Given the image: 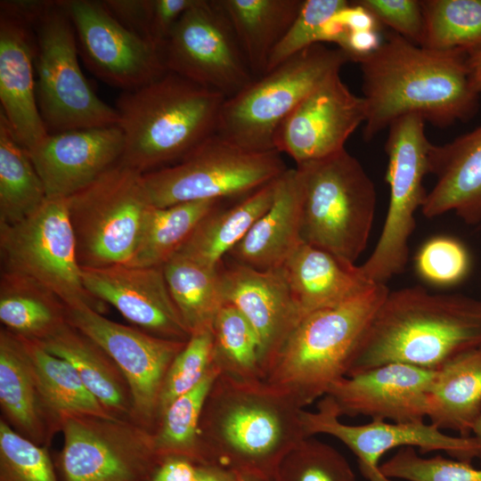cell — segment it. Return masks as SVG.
<instances>
[{"instance_id": "obj_1", "label": "cell", "mask_w": 481, "mask_h": 481, "mask_svg": "<svg viewBox=\"0 0 481 481\" xmlns=\"http://www.w3.org/2000/svg\"><path fill=\"white\" fill-rule=\"evenodd\" d=\"M468 54L418 45L396 33L356 61L366 106L363 136L372 140L395 119L417 114L439 127L470 119L481 98L472 87Z\"/></svg>"}, {"instance_id": "obj_2", "label": "cell", "mask_w": 481, "mask_h": 481, "mask_svg": "<svg viewBox=\"0 0 481 481\" xmlns=\"http://www.w3.org/2000/svg\"><path fill=\"white\" fill-rule=\"evenodd\" d=\"M303 411L290 394L265 379L220 373L200 419V464H216L273 481L284 456L307 438Z\"/></svg>"}, {"instance_id": "obj_3", "label": "cell", "mask_w": 481, "mask_h": 481, "mask_svg": "<svg viewBox=\"0 0 481 481\" xmlns=\"http://www.w3.org/2000/svg\"><path fill=\"white\" fill-rule=\"evenodd\" d=\"M481 346V298L431 293L421 286L388 290L371 318L346 376L402 363L436 371Z\"/></svg>"}, {"instance_id": "obj_4", "label": "cell", "mask_w": 481, "mask_h": 481, "mask_svg": "<svg viewBox=\"0 0 481 481\" xmlns=\"http://www.w3.org/2000/svg\"><path fill=\"white\" fill-rule=\"evenodd\" d=\"M226 97L167 72L116 101L125 147L120 162L142 174L180 161L216 133Z\"/></svg>"}, {"instance_id": "obj_5", "label": "cell", "mask_w": 481, "mask_h": 481, "mask_svg": "<svg viewBox=\"0 0 481 481\" xmlns=\"http://www.w3.org/2000/svg\"><path fill=\"white\" fill-rule=\"evenodd\" d=\"M388 290L387 284L377 283L345 303L305 315L270 362L264 379L290 394L302 408L322 398L347 375Z\"/></svg>"}, {"instance_id": "obj_6", "label": "cell", "mask_w": 481, "mask_h": 481, "mask_svg": "<svg viewBox=\"0 0 481 481\" xmlns=\"http://www.w3.org/2000/svg\"><path fill=\"white\" fill-rule=\"evenodd\" d=\"M301 236L347 266H355L371 235L377 193L372 180L346 149L298 164Z\"/></svg>"}, {"instance_id": "obj_7", "label": "cell", "mask_w": 481, "mask_h": 481, "mask_svg": "<svg viewBox=\"0 0 481 481\" xmlns=\"http://www.w3.org/2000/svg\"><path fill=\"white\" fill-rule=\"evenodd\" d=\"M348 61L338 47L323 44L306 47L226 98L216 134L250 151L275 150L273 139L281 122Z\"/></svg>"}, {"instance_id": "obj_8", "label": "cell", "mask_w": 481, "mask_h": 481, "mask_svg": "<svg viewBox=\"0 0 481 481\" xmlns=\"http://www.w3.org/2000/svg\"><path fill=\"white\" fill-rule=\"evenodd\" d=\"M81 268L126 265L152 207L143 174L120 161L67 198Z\"/></svg>"}, {"instance_id": "obj_9", "label": "cell", "mask_w": 481, "mask_h": 481, "mask_svg": "<svg viewBox=\"0 0 481 481\" xmlns=\"http://www.w3.org/2000/svg\"><path fill=\"white\" fill-rule=\"evenodd\" d=\"M35 36L37 100L48 133L118 126L115 107L98 97L81 70L61 0H47L35 21Z\"/></svg>"}, {"instance_id": "obj_10", "label": "cell", "mask_w": 481, "mask_h": 481, "mask_svg": "<svg viewBox=\"0 0 481 481\" xmlns=\"http://www.w3.org/2000/svg\"><path fill=\"white\" fill-rule=\"evenodd\" d=\"M288 167L276 151H256L215 134L180 161L143 174L152 206L229 200L244 197L280 177Z\"/></svg>"}, {"instance_id": "obj_11", "label": "cell", "mask_w": 481, "mask_h": 481, "mask_svg": "<svg viewBox=\"0 0 481 481\" xmlns=\"http://www.w3.org/2000/svg\"><path fill=\"white\" fill-rule=\"evenodd\" d=\"M432 146L425 134V120L417 114L400 117L388 126L385 143L387 212L373 251L358 265L363 276L371 283L387 284L404 271L409 239L416 226L415 213L427 195L423 180L430 174Z\"/></svg>"}, {"instance_id": "obj_12", "label": "cell", "mask_w": 481, "mask_h": 481, "mask_svg": "<svg viewBox=\"0 0 481 481\" xmlns=\"http://www.w3.org/2000/svg\"><path fill=\"white\" fill-rule=\"evenodd\" d=\"M0 257L1 271L36 281L67 306L84 304L104 313L106 305L83 283L67 198H47L22 221L0 225Z\"/></svg>"}, {"instance_id": "obj_13", "label": "cell", "mask_w": 481, "mask_h": 481, "mask_svg": "<svg viewBox=\"0 0 481 481\" xmlns=\"http://www.w3.org/2000/svg\"><path fill=\"white\" fill-rule=\"evenodd\" d=\"M62 481H143L160 460L152 433L131 420L92 414L61 417Z\"/></svg>"}, {"instance_id": "obj_14", "label": "cell", "mask_w": 481, "mask_h": 481, "mask_svg": "<svg viewBox=\"0 0 481 481\" xmlns=\"http://www.w3.org/2000/svg\"><path fill=\"white\" fill-rule=\"evenodd\" d=\"M167 71L232 97L255 78L218 0H196L161 45Z\"/></svg>"}, {"instance_id": "obj_15", "label": "cell", "mask_w": 481, "mask_h": 481, "mask_svg": "<svg viewBox=\"0 0 481 481\" xmlns=\"http://www.w3.org/2000/svg\"><path fill=\"white\" fill-rule=\"evenodd\" d=\"M68 322L96 342L124 374L132 395L131 420L151 431L166 373L186 342L161 338L106 318L87 305L67 306Z\"/></svg>"}, {"instance_id": "obj_16", "label": "cell", "mask_w": 481, "mask_h": 481, "mask_svg": "<svg viewBox=\"0 0 481 481\" xmlns=\"http://www.w3.org/2000/svg\"><path fill=\"white\" fill-rule=\"evenodd\" d=\"M302 423L307 437L326 434L342 442L356 456L361 474L367 481H393L380 471V459L395 448L412 446L420 453L443 451L454 460L471 463L481 457V447L473 436L463 437L443 433L431 423L371 420L363 425H347L339 420L332 398L325 395L315 412H302Z\"/></svg>"}, {"instance_id": "obj_17", "label": "cell", "mask_w": 481, "mask_h": 481, "mask_svg": "<svg viewBox=\"0 0 481 481\" xmlns=\"http://www.w3.org/2000/svg\"><path fill=\"white\" fill-rule=\"evenodd\" d=\"M87 69L104 83L131 91L167 73L160 51L118 22L102 1L61 0Z\"/></svg>"}, {"instance_id": "obj_18", "label": "cell", "mask_w": 481, "mask_h": 481, "mask_svg": "<svg viewBox=\"0 0 481 481\" xmlns=\"http://www.w3.org/2000/svg\"><path fill=\"white\" fill-rule=\"evenodd\" d=\"M45 4L0 2V111L27 151L49 134L37 105L35 69V21Z\"/></svg>"}, {"instance_id": "obj_19", "label": "cell", "mask_w": 481, "mask_h": 481, "mask_svg": "<svg viewBox=\"0 0 481 481\" xmlns=\"http://www.w3.org/2000/svg\"><path fill=\"white\" fill-rule=\"evenodd\" d=\"M365 118L364 99L354 94L339 73H335L281 122L273 146L297 165L323 159L345 149L349 136Z\"/></svg>"}, {"instance_id": "obj_20", "label": "cell", "mask_w": 481, "mask_h": 481, "mask_svg": "<svg viewBox=\"0 0 481 481\" xmlns=\"http://www.w3.org/2000/svg\"><path fill=\"white\" fill-rule=\"evenodd\" d=\"M436 371L390 363L334 382L326 395L338 415L367 416L395 423L424 421Z\"/></svg>"}, {"instance_id": "obj_21", "label": "cell", "mask_w": 481, "mask_h": 481, "mask_svg": "<svg viewBox=\"0 0 481 481\" xmlns=\"http://www.w3.org/2000/svg\"><path fill=\"white\" fill-rule=\"evenodd\" d=\"M82 280L89 294L114 306L136 328L161 338L189 340L191 334L173 301L163 266L82 268Z\"/></svg>"}, {"instance_id": "obj_22", "label": "cell", "mask_w": 481, "mask_h": 481, "mask_svg": "<svg viewBox=\"0 0 481 481\" xmlns=\"http://www.w3.org/2000/svg\"><path fill=\"white\" fill-rule=\"evenodd\" d=\"M218 270L224 303L244 315L258 338L264 377L270 362L303 318L284 271L282 267L259 271L228 260H223Z\"/></svg>"}, {"instance_id": "obj_23", "label": "cell", "mask_w": 481, "mask_h": 481, "mask_svg": "<svg viewBox=\"0 0 481 481\" xmlns=\"http://www.w3.org/2000/svg\"><path fill=\"white\" fill-rule=\"evenodd\" d=\"M125 140L119 126L48 134L27 151L47 198H68L118 164Z\"/></svg>"}, {"instance_id": "obj_24", "label": "cell", "mask_w": 481, "mask_h": 481, "mask_svg": "<svg viewBox=\"0 0 481 481\" xmlns=\"http://www.w3.org/2000/svg\"><path fill=\"white\" fill-rule=\"evenodd\" d=\"M436 183L420 208L433 218L453 211L464 223L481 222V126L430 151Z\"/></svg>"}, {"instance_id": "obj_25", "label": "cell", "mask_w": 481, "mask_h": 481, "mask_svg": "<svg viewBox=\"0 0 481 481\" xmlns=\"http://www.w3.org/2000/svg\"><path fill=\"white\" fill-rule=\"evenodd\" d=\"M1 419L32 443L49 447L61 419L46 403L21 339L0 329Z\"/></svg>"}, {"instance_id": "obj_26", "label": "cell", "mask_w": 481, "mask_h": 481, "mask_svg": "<svg viewBox=\"0 0 481 481\" xmlns=\"http://www.w3.org/2000/svg\"><path fill=\"white\" fill-rule=\"evenodd\" d=\"M301 202L297 169L288 168L277 180L271 206L224 259L259 271L282 267L304 242Z\"/></svg>"}, {"instance_id": "obj_27", "label": "cell", "mask_w": 481, "mask_h": 481, "mask_svg": "<svg viewBox=\"0 0 481 481\" xmlns=\"http://www.w3.org/2000/svg\"><path fill=\"white\" fill-rule=\"evenodd\" d=\"M303 317L363 294L374 284L358 265L347 266L331 254L303 242L282 266Z\"/></svg>"}, {"instance_id": "obj_28", "label": "cell", "mask_w": 481, "mask_h": 481, "mask_svg": "<svg viewBox=\"0 0 481 481\" xmlns=\"http://www.w3.org/2000/svg\"><path fill=\"white\" fill-rule=\"evenodd\" d=\"M480 415L481 346L455 355L436 371L427 418L441 430L469 437Z\"/></svg>"}, {"instance_id": "obj_29", "label": "cell", "mask_w": 481, "mask_h": 481, "mask_svg": "<svg viewBox=\"0 0 481 481\" xmlns=\"http://www.w3.org/2000/svg\"><path fill=\"white\" fill-rule=\"evenodd\" d=\"M39 343L73 365L89 391L111 416L131 420L128 383L117 363L96 342L68 323Z\"/></svg>"}, {"instance_id": "obj_30", "label": "cell", "mask_w": 481, "mask_h": 481, "mask_svg": "<svg viewBox=\"0 0 481 481\" xmlns=\"http://www.w3.org/2000/svg\"><path fill=\"white\" fill-rule=\"evenodd\" d=\"M278 178L242 197L235 204L224 205L227 203L224 202L211 210L175 255L209 268H218L226 255L273 203Z\"/></svg>"}, {"instance_id": "obj_31", "label": "cell", "mask_w": 481, "mask_h": 481, "mask_svg": "<svg viewBox=\"0 0 481 481\" xmlns=\"http://www.w3.org/2000/svg\"><path fill=\"white\" fill-rule=\"evenodd\" d=\"M254 78L265 74L271 54L296 19L303 0H218Z\"/></svg>"}, {"instance_id": "obj_32", "label": "cell", "mask_w": 481, "mask_h": 481, "mask_svg": "<svg viewBox=\"0 0 481 481\" xmlns=\"http://www.w3.org/2000/svg\"><path fill=\"white\" fill-rule=\"evenodd\" d=\"M0 321L19 338L44 342L68 322L66 304L26 276L1 271Z\"/></svg>"}, {"instance_id": "obj_33", "label": "cell", "mask_w": 481, "mask_h": 481, "mask_svg": "<svg viewBox=\"0 0 481 481\" xmlns=\"http://www.w3.org/2000/svg\"><path fill=\"white\" fill-rule=\"evenodd\" d=\"M227 201L204 200L165 208L152 206L146 216L135 251L126 265L163 266L185 243L201 219Z\"/></svg>"}, {"instance_id": "obj_34", "label": "cell", "mask_w": 481, "mask_h": 481, "mask_svg": "<svg viewBox=\"0 0 481 481\" xmlns=\"http://www.w3.org/2000/svg\"><path fill=\"white\" fill-rule=\"evenodd\" d=\"M163 271L173 301L190 334L212 330L215 317L225 304L218 268L174 255L163 265Z\"/></svg>"}, {"instance_id": "obj_35", "label": "cell", "mask_w": 481, "mask_h": 481, "mask_svg": "<svg viewBox=\"0 0 481 481\" xmlns=\"http://www.w3.org/2000/svg\"><path fill=\"white\" fill-rule=\"evenodd\" d=\"M46 199L45 185L27 150L0 111V225L22 221Z\"/></svg>"}, {"instance_id": "obj_36", "label": "cell", "mask_w": 481, "mask_h": 481, "mask_svg": "<svg viewBox=\"0 0 481 481\" xmlns=\"http://www.w3.org/2000/svg\"><path fill=\"white\" fill-rule=\"evenodd\" d=\"M20 338L45 399L60 419L74 413L113 417L89 391L72 364L48 352L39 342Z\"/></svg>"}, {"instance_id": "obj_37", "label": "cell", "mask_w": 481, "mask_h": 481, "mask_svg": "<svg viewBox=\"0 0 481 481\" xmlns=\"http://www.w3.org/2000/svg\"><path fill=\"white\" fill-rule=\"evenodd\" d=\"M424 37L420 46L461 51L481 48V0H422Z\"/></svg>"}, {"instance_id": "obj_38", "label": "cell", "mask_w": 481, "mask_h": 481, "mask_svg": "<svg viewBox=\"0 0 481 481\" xmlns=\"http://www.w3.org/2000/svg\"><path fill=\"white\" fill-rule=\"evenodd\" d=\"M220 373L214 364L194 388L176 399L161 415L152 432L153 446L159 458L177 456L200 463V419L209 389Z\"/></svg>"}, {"instance_id": "obj_39", "label": "cell", "mask_w": 481, "mask_h": 481, "mask_svg": "<svg viewBox=\"0 0 481 481\" xmlns=\"http://www.w3.org/2000/svg\"><path fill=\"white\" fill-rule=\"evenodd\" d=\"M213 362L221 373L242 379H264L258 338L233 306L224 304L212 325Z\"/></svg>"}, {"instance_id": "obj_40", "label": "cell", "mask_w": 481, "mask_h": 481, "mask_svg": "<svg viewBox=\"0 0 481 481\" xmlns=\"http://www.w3.org/2000/svg\"><path fill=\"white\" fill-rule=\"evenodd\" d=\"M273 481H356L346 459L312 436L301 441L280 462Z\"/></svg>"}, {"instance_id": "obj_41", "label": "cell", "mask_w": 481, "mask_h": 481, "mask_svg": "<svg viewBox=\"0 0 481 481\" xmlns=\"http://www.w3.org/2000/svg\"><path fill=\"white\" fill-rule=\"evenodd\" d=\"M213 366L212 330L192 334L166 373L159 399L158 422L164 412L194 388Z\"/></svg>"}, {"instance_id": "obj_42", "label": "cell", "mask_w": 481, "mask_h": 481, "mask_svg": "<svg viewBox=\"0 0 481 481\" xmlns=\"http://www.w3.org/2000/svg\"><path fill=\"white\" fill-rule=\"evenodd\" d=\"M48 448L32 443L0 420V481H59Z\"/></svg>"}, {"instance_id": "obj_43", "label": "cell", "mask_w": 481, "mask_h": 481, "mask_svg": "<svg viewBox=\"0 0 481 481\" xmlns=\"http://www.w3.org/2000/svg\"><path fill=\"white\" fill-rule=\"evenodd\" d=\"M387 478L406 481H481V469L471 463L446 459L441 455L426 458L412 446L401 447L380 464Z\"/></svg>"}, {"instance_id": "obj_44", "label": "cell", "mask_w": 481, "mask_h": 481, "mask_svg": "<svg viewBox=\"0 0 481 481\" xmlns=\"http://www.w3.org/2000/svg\"><path fill=\"white\" fill-rule=\"evenodd\" d=\"M415 268L425 281L446 287L459 283L467 276L470 259L461 241L437 236L420 248L415 257Z\"/></svg>"}, {"instance_id": "obj_45", "label": "cell", "mask_w": 481, "mask_h": 481, "mask_svg": "<svg viewBox=\"0 0 481 481\" xmlns=\"http://www.w3.org/2000/svg\"><path fill=\"white\" fill-rule=\"evenodd\" d=\"M348 3L346 0H303L296 19L273 51L266 72L306 47L318 44L322 26Z\"/></svg>"}, {"instance_id": "obj_46", "label": "cell", "mask_w": 481, "mask_h": 481, "mask_svg": "<svg viewBox=\"0 0 481 481\" xmlns=\"http://www.w3.org/2000/svg\"><path fill=\"white\" fill-rule=\"evenodd\" d=\"M379 23L390 27L394 33L421 45L425 21L418 0H357Z\"/></svg>"}, {"instance_id": "obj_47", "label": "cell", "mask_w": 481, "mask_h": 481, "mask_svg": "<svg viewBox=\"0 0 481 481\" xmlns=\"http://www.w3.org/2000/svg\"><path fill=\"white\" fill-rule=\"evenodd\" d=\"M196 0H152L149 40L160 49L182 15Z\"/></svg>"}, {"instance_id": "obj_48", "label": "cell", "mask_w": 481, "mask_h": 481, "mask_svg": "<svg viewBox=\"0 0 481 481\" xmlns=\"http://www.w3.org/2000/svg\"><path fill=\"white\" fill-rule=\"evenodd\" d=\"M102 3L124 27L150 42L152 0H104Z\"/></svg>"}, {"instance_id": "obj_49", "label": "cell", "mask_w": 481, "mask_h": 481, "mask_svg": "<svg viewBox=\"0 0 481 481\" xmlns=\"http://www.w3.org/2000/svg\"><path fill=\"white\" fill-rule=\"evenodd\" d=\"M195 466L183 457L160 458L143 481H192Z\"/></svg>"}, {"instance_id": "obj_50", "label": "cell", "mask_w": 481, "mask_h": 481, "mask_svg": "<svg viewBox=\"0 0 481 481\" xmlns=\"http://www.w3.org/2000/svg\"><path fill=\"white\" fill-rule=\"evenodd\" d=\"M381 43L379 30H359L348 32L338 47L348 56L350 61L356 62L360 58L373 53Z\"/></svg>"}, {"instance_id": "obj_51", "label": "cell", "mask_w": 481, "mask_h": 481, "mask_svg": "<svg viewBox=\"0 0 481 481\" xmlns=\"http://www.w3.org/2000/svg\"><path fill=\"white\" fill-rule=\"evenodd\" d=\"M346 31L378 30L380 24L374 15L356 1L349 2L334 14Z\"/></svg>"}, {"instance_id": "obj_52", "label": "cell", "mask_w": 481, "mask_h": 481, "mask_svg": "<svg viewBox=\"0 0 481 481\" xmlns=\"http://www.w3.org/2000/svg\"><path fill=\"white\" fill-rule=\"evenodd\" d=\"M237 475L216 464H196L192 481H234Z\"/></svg>"}, {"instance_id": "obj_53", "label": "cell", "mask_w": 481, "mask_h": 481, "mask_svg": "<svg viewBox=\"0 0 481 481\" xmlns=\"http://www.w3.org/2000/svg\"><path fill=\"white\" fill-rule=\"evenodd\" d=\"M467 65L471 86L481 96V48L468 55Z\"/></svg>"}, {"instance_id": "obj_54", "label": "cell", "mask_w": 481, "mask_h": 481, "mask_svg": "<svg viewBox=\"0 0 481 481\" xmlns=\"http://www.w3.org/2000/svg\"><path fill=\"white\" fill-rule=\"evenodd\" d=\"M234 481H272V480L257 474L238 473Z\"/></svg>"}, {"instance_id": "obj_55", "label": "cell", "mask_w": 481, "mask_h": 481, "mask_svg": "<svg viewBox=\"0 0 481 481\" xmlns=\"http://www.w3.org/2000/svg\"><path fill=\"white\" fill-rule=\"evenodd\" d=\"M472 436L477 438L481 447V415L477 419V422L474 425ZM480 465H481V457H480Z\"/></svg>"}]
</instances>
